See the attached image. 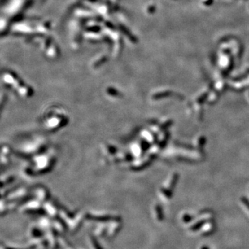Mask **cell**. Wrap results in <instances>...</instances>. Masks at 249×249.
<instances>
[{
    "instance_id": "obj_1",
    "label": "cell",
    "mask_w": 249,
    "mask_h": 249,
    "mask_svg": "<svg viewBox=\"0 0 249 249\" xmlns=\"http://www.w3.org/2000/svg\"><path fill=\"white\" fill-rule=\"evenodd\" d=\"M91 242H92V244L94 245V247L96 249H103L102 247H100V245L98 244L97 240L95 238H91Z\"/></svg>"
},
{
    "instance_id": "obj_2",
    "label": "cell",
    "mask_w": 249,
    "mask_h": 249,
    "mask_svg": "<svg viewBox=\"0 0 249 249\" xmlns=\"http://www.w3.org/2000/svg\"><path fill=\"white\" fill-rule=\"evenodd\" d=\"M31 234H32L33 237H34V238H39V237H40L42 235V233H40V231L36 229L33 230Z\"/></svg>"
},
{
    "instance_id": "obj_3",
    "label": "cell",
    "mask_w": 249,
    "mask_h": 249,
    "mask_svg": "<svg viewBox=\"0 0 249 249\" xmlns=\"http://www.w3.org/2000/svg\"><path fill=\"white\" fill-rule=\"evenodd\" d=\"M4 105V100H0V114L2 111L3 107H4V105Z\"/></svg>"
},
{
    "instance_id": "obj_4",
    "label": "cell",
    "mask_w": 249,
    "mask_h": 249,
    "mask_svg": "<svg viewBox=\"0 0 249 249\" xmlns=\"http://www.w3.org/2000/svg\"><path fill=\"white\" fill-rule=\"evenodd\" d=\"M4 249H18V248H10V247H8V248H5Z\"/></svg>"
},
{
    "instance_id": "obj_5",
    "label": "cell",
    "mask_w": 249,
    "mask_h": 249,
    "mask_svg": "<svg viewBox=\"0 0 249 249\" xmlns=\"http://www.w3.org/2000/svg\"><path fill=\"white\" fill-rule=\"evenodd\" d=\"M202 249H208V248H207L206 247H203Z\"/></svg>"
}]
</instances>
